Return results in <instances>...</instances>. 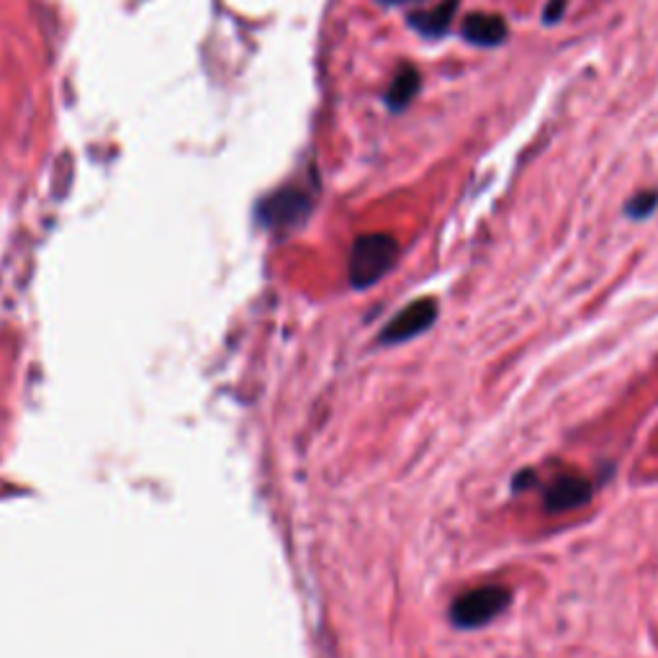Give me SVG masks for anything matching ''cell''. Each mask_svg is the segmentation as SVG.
Listing matches in <instances>:
<instances>
[{
    "instance_id": "obj_6",
    "label": "cell",
    "mask_w": 658,
    "mask_h": 658,
    "mask_svg": "<svg viewBox=\"0 0 658 658\" xmlns=\"http://www.w3.org/2000/svg\"><path fill=\"white\" fill-rule=\"evenodd\" d=\"M460 36L473 47H502L509 28L500 13H471L460 26Z\"/></svg>"
},
{
    "instance_id": "obj_3",
    "label": "cell",
    "mask_w": 658,
    "mask_h": 658,
    "mask_svg": "<svg viewBox=\"0 0 658 658\" xmlns=\"http://www.w3.org/2000/svg\"><path fill=\"white\" fill-rule=\"evenodd\" d=\"M314 199L304 188L289 186L275 191L273 196H268L266 201L260 203L258 216L260 222L268 226V230H294V226L304 224V219L312 214Z\"/></svg>"
},
{
    "instance_id": "obj_9",
    "label": "cell",
    "mask_w": 658,
    "mask_h": 658,
    "mask_svg": "<svg viewBox=\"0 0 658 658\" xmlns=\"http://www.w3.org/2000/svg\"><path fill=\"white\" fill-rule=\"evenodd\" d=\"M658 209V191L656 188H646L638 191L631 201L625 203V214L631 219H648Z\"/></svg>"
},
{
    "instance_id": "obj_1",
    "label": "cell",
    "mask_w": 658,
    "mask_h": 658,
    "mask_svg": "<svg viewBox=\"0 0 658 658\" xmlns=\"http://www.w3.org/2000/svg\"><path fill=\"white\" fill-rule=\"evenodd\" d=\"M399 243L391 234H363L350 250V283L355 289H371L397 266Z\"/></svg>"
},
{
    "instance_id": "obj_4",
    "label": "cell",
    "mask_w": 658,
    "mask_h": 658,
    "mask_svg": "<svg viewBox=\"0 0 658 658\" xmlns=\"http://www.w3.org/2000/svg\"><path fill=\"white\" fill-rule=\"evenodd\" d=\"M437 319V302L435 298H416L409 306H404L397 317H393L389 325L384 327L381 340L384 345H399V342H407L416 338V334L427 332L430 327L435 325Z\"/></svg>"
},
{
    "instance_id": "obj_2",
    "label": "cell",
    "mask_w": 658,
    "mask_h": 658,
    "mask_svg": "<svg viewBox=\"0 0 658 658\" xmlns=\"http://www.w3.org/2000/svg\"><path fill=\"white\" fill-rule=\"evenodd\" d=\"M512 602V591L502 584H484V587L468 589L453 599L450 623L460 631H477L502 615Z\"/></svg>"
},
{
    "instance_id": "obj_8",
    "label": "cell",
    "mask_w": 658,
    "mask_h": 658,
    "mask_svg": "<svg viewBox=\"0 0 658 658\" xmlns=\"http://www.w3.org/2000/svg\"><path fill=\"white\" fill-rule=\"evenodd\" d=\"M420 85H422L420 70H416L414 64H401L384 98L386 106H389V111L393 114L404 111V108L414 101L416 93H420Z\"/></svg>"
},
{
    "instance_id": "obj_10",
    "label": "cell",
    "mask_w": 658,
    "mask_h": 658,
    "mask_svg": "<svg viewBox=\"0 0 658 658\" xmlns=\"http://www.w3.org/2000/svg\"><path fill=\"white\" fill-rule=\"evenodd\" d=\"M566 5H568V0H548V5L543 11V24L545 26L559 24V21L563 19V13H566Z\"/></svg>"
},
{
    "instance_id": "obj_7",
    "label": "cell",
    "mask_w": 658,
    "mask_h": 658,
    "mask_svg": "<svg viewBox=\"0 0 658 658\" xmlns=\"http://www.w3.org/2000/svg\"><path fill=\"white\" fill-rule=\"evenodd\" d=\"M460 0H443V3L433 5V9L427 11H416L409 13V26L414 28V32H420L422 36H427V39H440L450 32L453 19H456Z\"/></svg>"
},
{
    "instance_id": "obj_5",
    "label": "cell",
    "mask_w": 658,
    "mask_h": 658,
    "mask_svg": "<svg viewBox=\"0 0 658 658\" xmlns=\"http://www.w3.org/2000/svg\"><path fill=\"white\" fill-rule=\"evenodd\" d=\"M591 500V484L576 473H561L543 492V504L548 512H572L584 507Z\"/></svg>"
}]
</instances>
